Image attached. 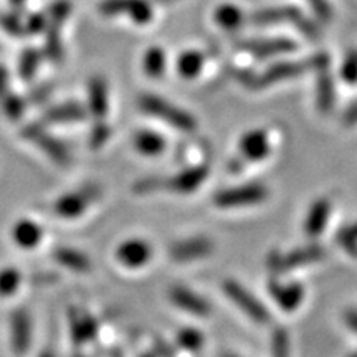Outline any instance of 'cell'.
I'll return each instance as SVG.
<instances>
[{"mask_svg": "<svg viewBox=\"0 0 357 357\" xmlns=\"http://www.w3.org/2000/svg\"><path fill=\"white\" fill-rule=\"evenodd\" d=\"M32 319L30 314L25 310H17L10 318V337H12V347L13 351L19 356H24L29 352L30 346H32Z\"/></svg>", "mask_w": 357, "mask_h": 357, "instance_id": "cell-11", "label": "cell"}, {"mask_svg": "<svg viewBox=\"0 0 357 357\" xmlns=\"http://www.w3.org/2000/svg\"><path fill=\"white\" fill-rule=\"evenodd\" d=\"M139 106L142 111L155 116V118H160L162 121L181 129V131L190 132L197 128V121L194 119V116L184 109L177 108V106L171 105V102L162 100V98H158L154 95H142L139 96Z\"/></svg>", "mask_w": 357, "mask_h": 357, "instance_id": "cell-2", "label": "cell"}, {"mask_svg": "<svg viewBox=\"0 0 357 357\" xmlns=\"http://www.w3.org/2000/svg\"><path fill=\"white\" fill-rule=\"evenodd\" d=\"M268 289H270L271 298L276 301L281 310L284 311H294L305 296V289L300 283H288L281 284L276 280H271L268 283Z\"/></svg>", "mask_w": 357, "mask_h": 357, "instance_id": "cell-16", "label": "cell"}, {"mask_svg": "<svg viewBox=\"0 0 357 357\" xmlns=\"http://www.w3.org/2000/svg\"><path fill=\"white\" fill-rule=\"evenodd\" d=\"M349 357H357V352H354V354H351Z\"/></svg>", "mask_w": 357, "mask_h": 357, "instance_id": "cell-53", "label": "cell"}, {"mask_svg": "<svg viewBox=\"0 0 357 357\" xmlns=\"http://www.w3.org/2000/svg\"><path fill=\"white\" fill-rule=\"evenodd\" d=\"M347 56L352 58V60L357 61V50H351L349 53H347Z\"/></svg>", "mask_w": 357, "mask_h": 357, "instance_id": "cell-50", "label": "cell"}, {"mask_svg": "<svg viewBox=\"0 0 357 357\" xmlns=\"http://www.w3.org/2000/svg\"><path fill=\"white\" fill-rule=\"evenodd\" d=\"M155 351H158L162 357H174V351L162 341L155 342Z\"/></svg>", "mask_w": 357, "mask_h": 357, "instance_id": "cell-47", "label": "cell"}, {"mask_svg": "<svg viewBox=\"0 0 357 357\" xmlns=\"http://www.w3.org/2000/svg\"><path fill=\"white\" fill-rule=\"evenodd\" d=\"M336 242L351 257H357V223H352V225H347L339 230Z\"/></svg>", "mask_w": 357, "mask_h": 357, "instance_id": "cell-33", "label": "cell"}, {"mask_svg": "<svg viewBox=\"0 0 357 357\" xmlns=\"http://www.w3.org/2000/svg\"><path fill=\"white\" fill-rule=\"evenodd\" d=\"M268 189L261 184H245L242 187H231V189L220 190L213 197V204L220 208L247 207L257 205L266 200Z\"/></svg>", "mask_w": 357, "mask_h": 357, "instance_id": "cell-4", "label": "cell"}, {"mask_svg": "<svg viewBox=\"0 0 357 357\" xmlns=\"http://www.w3.org/2000/svg\"><path fill=\"white\" fill-rule=\"evenodd\" d=\"M70 329L71 339L77 346H84L86 342L93 341L98 334V323L91 314L82 310L70 311Z\"/></svg>", "mask_w": 357, "mask_h": 357, "instance_id": "cell-14", "label": "cell"}, {"mask_svg": "<svg viewBox=\"0 0 357 357\" xmlns=\"http://www.w3.org/2000/svg\"><path fill=\"white\" fill-rule=\"evenodd\" d=\"M329 66V56L324 53H318V55L306 58V60L298 61H281L278 65L270 66L265 73L258 75V77L248 78L247 84L253 89L268 88L271 84L281 82V79L298 77V75L305 73V71L311 70H326Z\"/></svg>", "mask_w": 357, "mask_h": 357, "instance_id": "cell-1", "label": "cell"}, {"mask_svg": "<svg viewBox=\"0 0 357 357\" xmlns=\"http://www.w3.org/2000/svg\"><path fill=\"white\" fill-rule=\"evenodd\" d=\"M205 61V55L202 52H185L178 56L177 60V70L181 77L184 78H194L197 77L202 70Z\"/></svg>", "mask_w": 357, "mask_h": 357, "instance_id": "cell-26", "label": "cell"}, {"mask_svg": "<svg viewBox=\"0 0 357 357\" xmlns=\"http://www.w3.org/2000/svg\"><path fill=\"white\" fill-rule=\"evenodd\" d=\"M159 3H171V2H174V0H158Z\"/></svg>", "mask_w": 357, "mask_h": 357, "instance_id": "cell-51", "label": "cell"}, {"mask_svg": "<svg viewBox=\"0 0 357 357\" xmlns=\"http://www.w3.org/2000/svg\"><path fill=\"white\" fill-rule=\"evenodd\" d=\"M22 283V273L17 268L0 270V298H8L17 293Z\"/></svg>", "mask_w": 357, "mask_h": 357, "instance_id": "cell-30", "label": "cell"}, {"mask_svg": "<svg viewBox=\"0 0 357 357\" xmlns=\"http://www.w3.org/2000/svg\"><path fill=\"white\" fill-rule=\"evenodd\" d=\"M225 357H236V356H225Z\"/></svg>", "mask_w": 357, "mask_h": 357, "instance_id": "cell-55", "label": "cell"}, {"mask_svg": "<svg viewBox=\"0 0 357 357\" xmlns=\"http://www.w3.org/2000/svg\"><path fill=\"white\" fill-rule=\"evenodd\" d=\"M324 255L326 252L321 245H307V247L293 250L291 253L283 257L278 255V253H273V255L268 258V265H270V270H273L275 273H284V271L294 270V268L323 260Z\"/></svg>", "mask_w": 357, "mask_h": 357, "instance_id": "cell-8", "label": "cell"}, {"mask_svg": "<svg viewBox=\"0 0 357 357\" xmlns=\"http://www.w3.org/2000/svg\"><path fill=\"white\" fill-rule=\"evenodd\" d=\"M252 22L257 25H271V24H280V22H293L303 33L314 37L318 33V29L312 24L311 20H307L306 17L301 15V12L296 7H273V8H265V10H258L252 15Z\"/></svg>", "mask_w": 357, "mask_h": 357, "instance_id": "cell-6", "label": "cell"}, {"mask_svg": "<svg viewBox=\"0 0 357 357\" xmlns=\"http://www.w3.org/2000/svg\"><path fill=\"white\" fill-rule=\"evenodd\" d=\"M8 86V71L3 65H0V100H2L3 95L7 93Z\"/></svg>", "mask_w": 357, "mask_h": 357, "instance_id": "cell-45", "label": "cell"}, {"mask_svg": "<svg viewBox=\"0 0 357 357\" xmlns=\"http://www.w3.org/2000/svg\"><path fill=\"white\" fill-rule=\"evenodd\" d=\"M207 176V166H195L187 169L184 172H178L177 176L167 178V181H160V189L177 192V194H192V192L197 190L202 185Z\"/></svg>", "mask_w": 357, "mask_h": 357, "instance_id": "cell-9", "label": "cell"}, {"mask_svg": "<svg viewBox=\"0 0 357 357\" xmlns=\"http://www.w3.org/2000/svg\"><path fill=\"white\" fill-rule=\"evenodd\" d=\"M0 26H2L8 35H13V37H22V35H25V25L20 22L19 13L15 12L0 13Z\"/></svg>", "mask_w": 357, "mask_h": 357, "instance_id": "cell-38", "label": "cell"}, {"mask_svg": "<svg viewBox=\"0 0 357 357\" xmlns=\"http://www.w3.org/2000/svg\"><path fill=\"white\" fill-rule=\"evenodd\" d=\"M8 3H10V7L13 8V12L20 13L25 8V6H26V0H8Z\"/></svg>", "mask_w": 357, "mask_h": 357, "instance_id": "cell-48", "label": "cell"}, {"mask_svg": "<svg viewBox=\"0 0 357 357\" xmlns=\"http://www.w3.org/2000/svg\"><path fill=\"white\" fill-rule=\"evenodd\" d=\"M47 25H48V19L45 13H32V15L26 19L25 33L35 35V33L45 32V30H47Z\"/></svg>", "mask_w": 357, "mask_h": 357, "instance_id": "cell-40", "label": "cell"}, {"mask_svg": "<svg viewBox=\"0 0 357 357\" xmlns=\"http://www.w3.org/2000/svg\"><path fill=\"white\" fill-rule=\"evenodd\" d=\"M128 0H102L100 3V12L105 17H116L126 12Z\"/></svg>", "mask_w": 357, "mask_h": 357, "instance_id": "cell-39", "label": "cell"}, {"mask_svg": "<svg viewBox=\"0 0 357 357\" xmlns=\"http://www.w3.org/2000/svg\"><path fill=\"white\" fill-rule=\"evenodd\" d=\"M271 356L289 357V336L287 329L276 328L271 336Z\"/></svg>", "mask_w": 357, "mask_h": 357, "instance_id": "cell-36", "label": "cell"}, {"mask_svg": "<svg viewBox=\"0 0 357 357\" xmlns=\"http://www.w3.org/2000/svg\"><path fill=\"white\" fill-rule=\"evenodd\" d=\"M217 24L225 30H236L240 29L243 22V12L238 7L231 6V3H225L220 6L215 12Z\"/></svg>", "mask_w": 357, "mask_h": 357, "instance_id": "cell-27", "label": "cell"}, {"mask_svg": "<svg viewBox=\"0 0 357 357\" xmlns=\"http://www.w3.org/2000/svg\"><path fill=\"white\" fill-rule=\"evenodd\" d=\"M342 123L346 124V126H352V124H357V102L354 105L349 106V109L344 113V118H342Z\"/></svg>", "mask_w": 357, "mask_h": 357, "instance_id": "cell-44", "label": "cell"}, {"mask_svg": "<svg viewBox=\"0 0 357 357\" xmlns=\"http://www.w3.org/2000/svg\"><path fill=\"white\" fill-rule=\"evenodd\" d=\"M22 136L30 142H33L40 151H43V154H47L53 162L58 164V166H66V164H70L71 154L68 147H66L60 139H56L55 136L48 134L47 129H45L42 124H29V126L22 129Z\"/></svg>", "mask_w": 357, "mask_h": 357, "instance_id": "cell-3", "label": "cell"}, {"mask_svg": "<svg viewBox=\"0 0 357 357\" xmlns=\"http://www.w3.org/2000/svg\"><path fill=\"white\" fill-rule=\"evenodd\" d=\"M333 205L328 199H318L311 205L310 212H307L306 222H305V231L307 236H318L323 234L326 229V223L331 215Z\"/></svg>", "mask_w": 357, "mask_h": 357, "instance_id": "cell-21", "label": "cell"}, {"mask_svg": "<svg viewBox=\"0 0 357 357\" xmlns=\"http://www.w3.org/2000/svg\"><path fill=\"white\" fill-rule=\"evenodd\" d=\"M100 189L96 185H84L82 189L63 194L56 202L53 204V212L61 218H77L83 215L84 211L89 207L93 200L98 199Z\"/></svg>", "mask_w": 357, "mask_h": 357, "instance_id": "cell-5", "label": "cell"}, {"mask_svg": "<svg viewBox=\"0 0 357 357\" xmlns=\"http://www.w3.org/2000/svg\"><path fill=\"white\" fill-rule=\"evenodd\" d=\"M334 100L336 93H334L333 77L328 73V68L321 70L318 78V108L321 113H329L334 108Z\"/></svg>", "mask_w": 357, "mask_h": 357, "instance_id": "cell-24", "label": "cell"}, {"mask_svg": "<svg viewBox=\"0 0 357 357\" xmlns=\"http://www.w3.org/2000/svg\"><path fill=\"white\" fill-rule=\"evenodd\" d=\"M38 357H56L55 354H53V352L52 351H43L42 352V354H40Z\"/></svg>", "mask_w": 357, "mask_h": 357, "instance_id": "cell-49", "label": "cell"}, {"mask_svg": "<svg viewBox=\"0 0 357 357\" xmlns=\"http://www.w3.org/2000/svg\"><path fill=\"white\" fill-rule=\"evenodd\" d=\"M311 6L321 20L331 19V6L326 0H311Z\"/></svg>", "mask_w": 357, "mask_h": 357, "instance_id": "cell-42", "label": "cell"}, {"mask_svg": "<svg viewBox=\"0 0 357 357\" xmlns=\"http://www.w3.org/2000/svg\"><path fill=\"white\" fill-rule=\"evenodd\" d=\"M341 77L346 83L356 84L357 83V61L347 56L346 63L341 68Z\"/></svg>", "mask_w": 357, "mask_h": 357, "instance_id": "cell-41", "label": "cell"}, {"mask_svg": "<svg viewBox=\"0 0 357 357\" xmlns=\"http://www.w3.org/2000/svg\"><path fill=\"white\" fill-rule=\"evenodd\" d=\"M136 24H149L153 20V7L147 0H128L126 12Z\"/></svg>", "mask_w": 357, "mask_h": 357, "instance_id": "cell-31", "label": "cell"}, {"mask_svg": "<svg viewBox=\"0 0 357 357\" xmlns=\"http://www.w3.org/2000/svg\"><path fill=\"white\" fill-rule=\"evenodd\" d=\"M52 257L58 265L70 271H75V273H86V271L91 270V261L79 250L71 247H58L53 250Z\"/></svg>", "mask_w": 357, "mask_h": 357, "instance_id": "cell-22", "label": "cell"}, {"mask_svg": "<svg viewBox=\"0 0 357 357\" xmlns=\"http://www.w3.org/2000/svg\"><path fill=\"white\" fill-rule=\"evenodd\" d=\"M71 10H73V6H71L70 0H56V2H53L50 8H48V24L61 26L66 20H68Z\"/></svg>", "mask_w": 357, "mask_h": 357, "instance_id": "cell-34", "label": "cell"}, {"mask_svg": "<svg viewBox=\"0 0 357 357\" xmlns=\"http://www.w3.org/2000/svg\"><path fill=\"white\" fill-rule=\"evenodd\" d=\"M169 298H171L174 305L181 307V310L190 312V314L207 316L211 312V306H208V303L204 298H200L199 294L192 293L190 289L184 287L172 288L171 293H169Z\"/></svg>", "mask_w": 357, "mask_h": 357, "instance_id": "cell-20", "label": "cell"}, {"mask_svg": "<svg viewBox=\"0 0 357 357\" xmlns=\"http://www.w3.org/2000/svg\"><path fill=\"white\" fill-rule=\"evenodd\" d=\"M88 109L77 101L61 102L45 111L43 121L48 124H73L86 119Z\"/></svg>", "mask_w": 357, "mask_h": 357, "instance_id": "cell-15", "label": "cell"}, {"mask_svg": "<svg viewBox=\"0 0 357 357\" xmlns=\"http://www.w3.org/2000/svg\"><path fill=\"white\" fill-rule=\"evenodd\" d=\"M346 323L351 328V331H354L357 334V311L356 310H349L346 312Z\"/></svg>", "mask_w": 357, "mask_h": 357, "instance_id": "cell-46", "label": "cell"}, {"mask_svg": "<svg viewBox=\"0 0 357 357\" xmlns=\"http://www.w3.org/2000/svg\"><path fill=\"white\" fill-rule=\"evenodd\" d=\"M73 357H84V356H73Z\"/></svg>", "mask_w": 357, "mask_h": 357, "instance_id": "cell-54", "label": "cell"}, {"mask_svg": "<svg viewBox=\"0 0 357 357\" xmlns=\"http://www.w3.org/2000/svg\"><path fill=\"white\" fill-rule=\"evenodd\" d=\"M142 66H144V71L151 78L162 77L164 70H166V55H164L162 48H149L146 52L144 60H142Z\"/></svg>", "mask_w": 357, "mask_h": 357, "instance_id": "cell-28", "label": "cell"}, {"mask_svg": "<svg viewBox=\"0 0 357 357\" xmlns=\"http://www.w3.org/2000/svg\"><path fill=\"white\" fill-rule=\"evenodd\" d=\"M2 100V108L7 118L10 121H19L25 111V101L19 95H13V93H8V95L6 93Z\"/></svg>", "mask_w": 357, "mask_h": 357, "instance_id": "cell-35", "label": "cell"}, {"mask_svg": "<svg viewBox=\"0 0 357 357\" xmlns=\"http://www.w3.org/2000/svg\"><path fill=\"white\" fill-rule=\"evenodd\" d=\"M240 154L243 155L245 160H261L270 154V142H268L266 131H252L245 134L240 141Z\"/></svg>", "mask_w": 357, "mask_h": 357, "instance_id": "cell-19", "label": "cell"}, {"mask_svg": "<svg viewBox=\"0 0 357 357\" xmlns=\"http://www.w3.org/2000/svg\"><path fill=\"white\" fill-rule=\"evenodd\" d=\"M134 147L144 155H159L166 151V139L158 132L141 129L132 137Z\"/></svg>", "mask_w": 357, "mask_h": 357, "instance_id": "cell-23", "label": "cell"}, {"mask_svg": "<svg viewBox=\"0 0 357 357\" xmlns=\"http://www.w3.org/2000/svg\"><path fill=\"white\" fill-rule=\"evenodd\" d=\"M109 109V96L108 84L101 77L91 78L88 84V111L100 121L108 114Z\"/></svg>", "mask_w": 357, "mask_h": 357, "instance_id": "cell-17", "label": "cell"}, {"mask_svg": "<svg viewBox=\"0 0 357 357\" xmlns=\"http://www.w3.org/2000/svg\"><path fill=\"white\" fill-rule=\"evenodd\" d=\"M12 240L20 248L30 250L38 247L43 240V229L35 220L30 218H20L12 229Z\"/></svg>", "mask_w": 357, "mask_h": 357, "instance_id": "cell-18", "label": "cell"}, {"mask_svg": "<svg viewBox=\"0 0 357 357\" xmlns=\"http://www.w3.org/2000/svg\"><path fill=\"white\" fill-rule=\"evenodd\" d=\"M53 88L52 84H42V86L35 88L32 93H30V101L32 102H43L45 100H48L52 95Z\"/></svg>", "mask_w": 357, "mask_h": 357, "instance_id": "cell-43", "label": "cell"}, {"mask_svg": "<svg viewBox=\"0 0 357 357\" xmlns=\"http://www.w3.org/2000/svg\"><path fill=\"white\" fill-rule=\"evenodd\" d=\"M61 26L60 25H47V40H45V55L48 60L61 63L63 61V42H61Z\"/></svg>", "mask_w": 357, "mask_h": 357, "instance_id": "cell-25", "label": "cell"}, {"mask_svg": "<svg viewBox=\"0 0 357 357\" xmlns=\"http://www.w3.org/2000/svg\"><path fill=\"white\" fill-rule=\"evenodd\" d=\"M176 339H177V344L181 346L182 349L190 351V352L202 349L204 341H205L204 334L197 331V329H194V328L181 329V331L177 333Z\"/></svg>", "mask_w": 357, "mask_h": 357, "instance_id": "cell-32", "label": "cell"}, {"mask_svg": "<svg viewBox=\"0 0 357 357\" xmlns=\"http://www.w3.org/2000/svg\"><path fill=\"white\" fill-rule=\"evenodd\" d=\"M109 137H111V128L102 121V119H100V121L93 126L91 132H89L88 144L91 149H100V147H102L109 141Z\"/></svg>", "mask_w": 357, "mask_h": 357, "instance_id": "cell-37", "label": "cell"}, {"mask_svg": "<svg viewBox=\"0 0 357 357\" xmlns=\"http://www.w3.org/2000/svg\"><path fill=\"white\" fill-rule=\"evenodd\" d=\"M223 291L236 306L242 310L250 319H253L258 324H266L270 323L271 314L260 301L253 296L252 293L247 291L242 284L236 283L234 280H229L223 283Z\"/></svg>", "mask_w": 357, "mask_h": 357, "instance_id": "cell-7", "label": "cell"}, {"mask_svg": "<svg viewBox=\"0 0 357 357\" xmlns=\"http://www.w3.org/2000/svg\"><path fill=\"white\" fill-rule=\"evenodd\" d=\"M116 258L126 268H141L153 258V247L144 240H126L116 248Z\"/></svg>", "mask_w": 357, "mask_h": 357, "instance_id": "cell-10", "label": "cell"}, {"mask_svg": "<svg viewBox=\"0 0 357 357\" xmlns=\"http://www.w3.org/2000/svg\"><path fill=\"white\" fill-rule=\"evenodd\" d=\"M40 60H42V55H40V52L35 50V48H26V50L22 52L19 60V73L22 79H25V82L33 79V77L38 71Z\"/></svg>", "mask_w": 357, "mask_h": 357, "instance_id": "cell-29", "label": "cell"}, {"mask_svg": "<svg viewBox=\"0 0 357 357\" xmlns=\"http://www.w3.org/2000/svg\"><path fill=\"white\" fill-rule=\"evenodd\" d=\"M238 48L247 50L257 58H270L280 53L296 50V43L288 38H270V40H245L238 43Z\"/></svg>", "mask_w": 357, "mask_h": 357, "instance_id": "cell-12", "label": "cell"}, {"mask_svg": "<svg viewBox=\"0 0 357 357\" xmlns=\"http://www.w3.org/2000/svg\"><path fill=\"white\" fill-rule=\"evenodd\" d=\"M212 248L213 245L211 240L205 238V236H195V238L174 243L169 248V255L176 261H190L211 255Z\"/></svg>", "mask_w": 357, "mask_h": 357, "instance_id": "cell-13", "label": "cell"}, {"mask_svg": "<svg viewBox=\"0 0 357 357\" xmlns=\"http://www.w3.org/2000/svg\"><path fill=\"white\" fill-rule=\"evenodd\" d=\"M141 357H154V356H151V354H144V356H141Z\"/></svg>", "mask_w": 357, "mask_h": 357, "instance_id": "cell-52", "label": "cell"}]
</instances>
